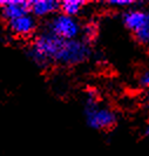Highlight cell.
Returning a JSON list of instances; mask_svg holds the SVG:
<instances>
[{
  "instance_id": "1",
  "label": "cell",
  "mask_w": 149,
  "mask_h": 156,
  "mask_svg": "<svg viewBox=\"0 0 149 156\" xmlns=\"http://www.w3.org/2000/svg\"><path fill=\"white\" fill-rule=\"evenodd\" d=\"M82 113L86 126L96 132H108L119 122L118 113L109 106L102 105L99 94L93 88H88L83 94Z\"/></svg>"
},
{
  "instance_id": "2",
  "label": "cell",
  "mask_w": 149,
  "mask_h": 156,
  "mask_svg": "<svg viewBox=\"0 0 149 156\" xmlns=\"http://www.w3.org/2000/svg\"><path fill=\"white\" fill-rule=\"evenodd\" d=\"M143 6L144 2L121 12V23L139 45L147 47L149 46V9Z\"/></svg>"
},
{
  "instance_id": "3",
  "label": "cell",
  "mask_w": 149,
  "mask_h": 156,
  "mask_svg": "<svg viewBox=\"0 0 149 156\" xmlns=\"http://www.w3.org/2000/svg\"><path fill=\"white\" fill-rule=\"evenodd\" d=\"M93 55V46L85 42L82 39L63 40L60 51L54 58V66L66 68L78 67L87 62Z\"/></svg>"
},
{
  "instance_id": "4",
  "label": "cell",
  "mask_w": 149,
  "mask_h": 156,
  "mask_svg": "<svg viewBox=\"0 0 149 156\" xmlns=\"http://www.w3.org/2000/svg\"><path fill=\"white\" fill-rule=\"evenodd\" d=\"M82 23L78 18H72L62 13H56L44 21L42 30L54 34L61 40H74L80 38Z\"/></svg>"
},
{
  "instance_id": "5",
  "label": "cell",
  "mask_w": 149,
  "mask_h": 156,
  "mask_svg": "<svg viewBox=\"0 0 149 156\" xmlns=\"http://www.w3.org/2000/svg\"><path fill=\"white\" fill-rule=\"evenodd\" d=\"M6 28L9 35L16 39L31 41L40 31V23L35 16H33L31 13H26L6 23Z\"/></svg>"
},
{
  "instance_id": "6",
  "label": "cell",
  "mask_w": 149,
  "mask_h": 156,
  "mask_svg": "<svg viewBox=\"0 0 149 156\" xmlns=\"http://www.w3.org/2000/svg\"><path fill=\"white\" fill-rule=\"evenodd\" d=\"M63 40L55 37L54 34L40 28V31L35 34V37L30 41L33 47H35L39 52H41L45 56L52 61L54 66V58L56 56L58 52L60 51Z\"/></svg>"
},
{
  "instance_id": "7",
  "label": "cell",
  "mask_w": 149,
  "mask_h": 156,
  "mask_svg": "<svg viewBox=\"0 0 149 156\" xmlns=\"http://www.w3.org/2000/svg\"><path fill=\"white\" fill-rule=\"evenodd\" d=\"M26 13H30V1L8 0L4 1L2 6L0 7V18L5 23L24 16Z\"/></svg>"
},
{
  "instance_id": "8",
  "label": "cell",
  "mask_w": 149,
  "mask_h": 156,
  "mask_svg": "<svg viewBox=\"0 0 149 156\" xmlns=\"http://www.w3.org/2000/svg\"><path fill=\"white\" fill-rule=\"evenodd\" d=\"M60 1L56 0H30V13L38 20H47L59 13Z\"/></svg>"
},
{
  "instance_id": "9",
  "label": "cell",
  "mask_w": 149,
  "mask_h": 156,
  "mask_svg": "<svg viewBox=\"0 0 149 156\" xmlns=\"http://www.w3.org/2000/svg\"><path fill=\"white\" fill-rule=\"evenodd\" d=\"M24 54H25V56L27 58V60H28L34 67H37L39 70H47L53 66L52 61L48 59L47 56H45V55L42 54L41 52H39L35 47L32 46L30 42L25 46Z\"/></svg>"
},
{
  "instance_id": "10",
  "label": "cell",
  "mask_w": 149,
  "mask_h": 156,
  "mask_svg": "<svg viewBox=\"0 0 149 156\" xmlns=\"http://www.w3.org/2000/svg\"><path fill=\"white\" fill-rule=\"evenodd\" d=\"M90 2L83 0H62L60 1L59 12L72 18H80V16L86 11V7Z\"/></svg>"
},
{
  "instance_id": "11",
  "label": "cell",
  "mask_w": 149,
  "mask_h": 156,
  "mask_svg": "<svg viewBox=\"0 0 149 156\" xmlns=\"http://www.w3.org/2000/svg\"><path fill=\"white\" fill-rule=\"evenodd\" d=\"M99 32H100V27L99 23L94 21V20H89L82 23L81 27V34H80V39H82L85 42L93 46L98 37H99Z\"/></svg>"
},
{
  "instance_id": "12",
  "label": "cell",
  "mask_w": 149,
  "mask_h": 156,
  "mask_svg": "<svg viewBox=\"0 0 149 156\" xmlns=\"http://www.w3.org/2000/svg\"><path fill=\"white\" fill-rule=\"evenodd\" d=\"M141 4L142 1H129V0H127V1H106L102 5H105L106 7H108L109 9H114V11H118L119 9L121 12H123V11L128 9V8L139 6Z\"/></svg>"
},
{
  "instance_id": "13",
  "label": "cell",
  "mask_w": 149,
  "mask_h": 156,
  "mask_svg": "<svg viewBox=\"0 0 149 156\" xmlns=\"http://www.w3.org/2000/svg\"><path fill=\"white\" fill-rule=\"evenodd\" d=\"M137 85L143 89H149V67H146L137 76Z\"/></svg>"
},
{
  "instance_id": "14",
  "label": "cell",
  "mask_w": 149,
  "mask_h": 156,
  "mask_svg": "<svg viewBox=\"0 0 149 156\" xmlns=\"http://www.w3.org/2000/svg\"><path fill=\"white\" fill-rule=\"evenodd\" d=\"M143 135H144L147 139H149V123L146 126V128H144V130H143Z\"/></svg>"
},
{
  "instance_id": "15",
  "label": "cell",
  "mask_w": 149,
  "mask_h": 156,
  "mask_svg": "<svg viewBox=\"0 0 149 156\" xmlns=\"http://www.w3.org/2000/svg\"><path fill=\"white\" fill-rule=\"evenodd\" d=\"M2 39H4V38H2V34H1V33H0V42H1V41H2Z\"/></svg>"
},
{
  "instance_id": "16",
  "label": "cell",
  "mask_w": 149,
  "mask_h": 156,
  "mask_svg": "<svg viewBox=\"0 0 149 156\" xmlns=\"http://www.w3.org/2000/svg\"><path fill=\"white\" fill-rule=\"evenodd\" d=\"M2 4H4V1H0V7L2 6Z\"/></svg>"
}]
</instances>
